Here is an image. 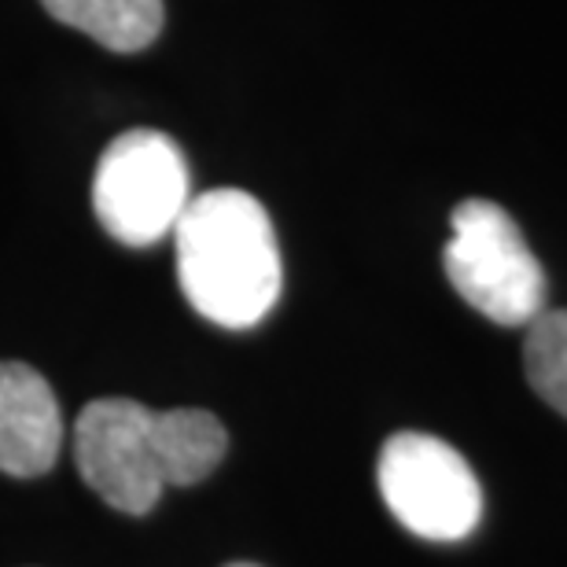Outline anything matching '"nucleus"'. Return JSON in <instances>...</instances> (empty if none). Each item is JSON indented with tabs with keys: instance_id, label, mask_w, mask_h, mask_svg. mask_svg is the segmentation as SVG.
Masks as SVG:
<instances>
[{
	"instance_id": "obj_1",
	"label": "nucleus",
	"mask_w": 567,
	"mask_h": 567,
	"mask_svg": "<svg viewBox=\"0 0 567 567\" xmlns=\"http://www.w3.org/2000/svg\"><path fill=\"white\" fill-rule=\"evenodd\" d=\"M225 450L229 435L207 410L96 399L74 421V464L85 486L126 516L152 513L166 486L207 480Z\"/></svg>"
},
{
	"instance_id": "obj_2",
	"label": "nucleus",
	"mask_w": 567,
	"mask_h": 567,
	"mask_svg": "<svg viewBox=\"0 0 567 567\" xmlns=\"http://www.w3.org/2000/svg\"><path fill=\"white\" fill-rule=\"evenodd\" d=\"M177 280L192 310L221 328H251L280 299L274 221L251 192L210 188L192 196L174 225Z\"/></svg>"
},
{
	"instance_id": "obj_3",
	"label": "nucleus",
	"mask_w": 567,
	"mask_h": 567,
	"mask_svg": "<svg viewBox=\"0 0 567 567\" xmlns=\"http://www.w3.org/2000/svg\"><path fill=\"white\" fill-rule=\"evenodd\" d=\"M450 225L442 266L461 299L505 328L538 321L546 313V274L513 214L491 199H464Z\"/></svg>"
},
{
	"instance_id": "obj_4",
	"label": "nucleus",
	"mask_w": 567,
	"mask_h": 567,
	"mask_svg": "<svg viewBox=\"0 0 567 567\" xmlns=\"http://www.w3.org/2000/svg\"><path fill=\"white\" fill-rule=\"evenodd\" d=\"M188 166L181 147L158 130H130L96 163L93 210L107 236L126 247L158 244L188 207Z\"/></svg>"
},
{
	"instance_id": "obj_5",
	"label": "nucleus",
	"mask_w": 567,
	"mask_h": 567,
	"mask_svg": "<svg viewBox=\"0 0 567 567\" xmlns=\"http://www.w3.org/2000/svg\"><path fill=\"white\" fill-rule=\"evenodd\" d=\"M377 483L383 505L405 530L427 542H457L480 527L483 491L468 461L424 431H399L383 442Z\"/></svg>"
},
{
	"instance_id": "obj_6",
	"label": "nucleus",
	"mask_w": 567,
	"mask_h": 567,
	"mask_svg": "<svg viewBox=\"0 0 567 567\" xmlns=\"http://www.w3.org/2000/svg\"><path fill=\"white\" fill-rule=\"evenodd\" d=\"M63 450V413L49 380L27 361H0V472L33 480Z\"/></svg>"
},
{
	"instance_id": "obj_7",
	"label": "nucleus",
	"mask_w": 567,
	"mask_h": 567,
	"mask_svg": "<svg viewBox=\"0 0 567 567\" xmlns=\"http://www.w3.org/2000/svg\"><path fill=\"white\" fill-rule=\"evenodd\" d=\"M52 19L111 52H144L163 30V0H41Z\"/></svg>"
},
{
	"instance_id": "obj_8",
	"label": "nucleus",
	"mask_w": 567,
	"mask_h": 567,
	"mask_svg": "<svg viewBox=\"0 0 567 567\" xmlns=\"http://www.w3.org/2000/svg\"><path fill=\"white\" fill-rule=\"evenodd\" d=\"M524 369L530 388L567 416V310H546L527 324Z\"/></svg>"
},
{
	"instance_id": "obj_9",
	"label": "nucleus",
	"mask_w": 567,
	"mask_h": 567,
	"mask_svg": "<svg viewBox=\"0 0 567 567\" xmlns=\"http://www.w3.org/2000/svg\"><path fill=\"white\" fill-rule=\"evenodd\" d=\"M225 567H258V564H225Z\"/></svg>"
}]
</instances>
